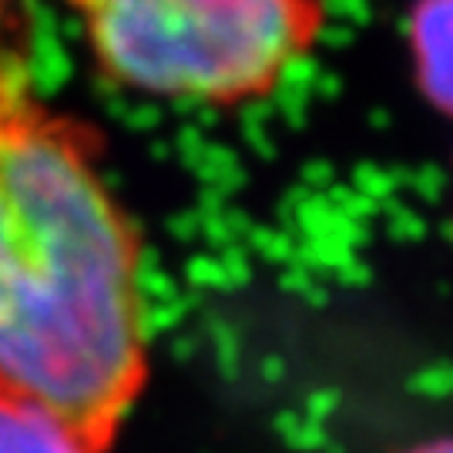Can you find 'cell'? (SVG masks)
<instances>
[{
  "label": "cell",
  "mask_w": 453,
  "mask_h": 453,
  "mask_svg": "<svg viewBox=\"0 0 453 453\" xmlns=\"http://www.w3.org/2000/svg\"><path fill=\"white\" fill-rule=\"evenodd\" d=\"M84 48L134 95L242 108L275 95L316 54L326 0H65Z\"/></svg>",
  "instance_id": "obj_2"
},
{
  "label": "cell",
  "mask_w": 453,
  "mask_h": 453,
  "mask_svg": "<svg viewBox=\"0 0 453 453\" xmlns=\"http://www.w3.org/2000/svg\"><path fill=\"white\" fill-rule=\"evenodd\" d=\"M148 380L142 256L88 128L37 91L0 7V403L104 453Z\"/></svg>",
  "instance_id": "obj_1"
},
{
  "label": "cell",
  "mask_w": 453,
  "mask_h": 453,
  "mask_svg": "<svg viewBox=\"0 0 453 453\" xmlns=\"http://www.w3.org/2000/svg\"><path fill=\"white\" fill-rule=\"evenodd\" d=\"M0 453H91L61 423L27 410L0 403Z\"/></svg>",
  "instance_id": "obj_4"
},
{
  "label": "cell",
  "mask_w": 453,
  "mask_h": 453,
  "mask_svg": "<svg viewBox=\"0 0 453 453\" xmlns=\"http://www.w3.org/2000/svg\"><path fill=\"white\" fill-rule=\"evenodd\" d=\"M11 4H14V0H0V7H11Z\"/></svg>",
  "instance_id": "obj_6"
},
{
  "label": "cell",
  "mask_w": 453,
  "mask_h": 453,
  "mask_svg": "<svg viewBox=\"0 0 453 453\" xmlns=\"http://www.w3.org/2000/svg\"><path fill=\"white\" fill-rule=\"evenodd\" d=\"M410 453H450V443H447V440H434V443H420V447H413Z\"/></svg>",
  "instance_id": "obj_5"
},
{
  "label": "cell",
  "mask_w": 453,
  "mask_h": 453,
  "mask_svg": "<svg viewBox=\"0 0 453 453\" xmlns=\"http://www.w3.org/2000/svg\"><path fill=\"white\" fill-rule=\"evenodd\" d=\"M406 48L413 78L426 101L447 111L450 101V0H417L406 17Z\"/></svg>",
  "instance_id": "obj_3"
}]
</instances>
